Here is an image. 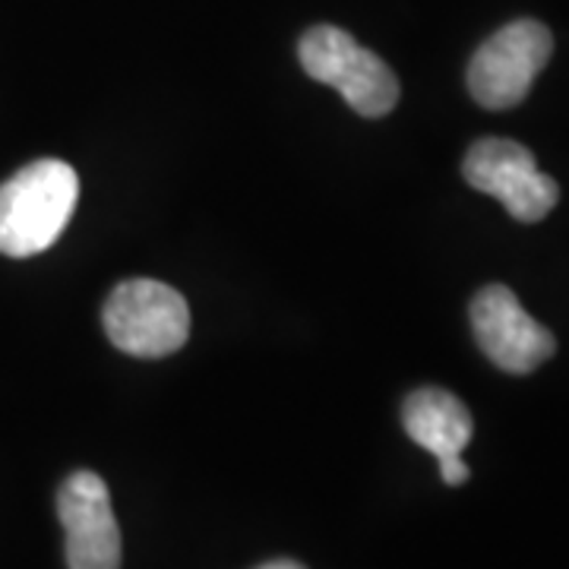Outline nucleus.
Returning <instances> with one entry per match:
<instances>
[{
  "label": "nucleus",
  "mask_w": 569,
  "mask_h": 569,
  "mask_svg": "<svg viewBox=\"0 0 569 569\" xmlns=\"http://www.w3.org/2000/svg\"><path fill=\"white\" fill-rule=\"evenodd\" d=\"M553 39L550 29L538 20H516L493 32L468 63V92L471 99L503 111L516 108L529 96L535 77L548 67Z\"/></svg>",
  "instance_id": "20e7f679"
},
{
  "label": "nucleus",
  "mask_w": 569,
  "mask_h": 569,
  "mask_svg": "<svg viewBox=\"0 0 569 569\" xmlns=\"http://www.w3.org/2000/svg\"><path fill=\"white\" fill-rule=\"evenodd\" d=\"M402 425L408 437L440 462V475L449 488L466 485L468 466L462 462V449L471 443L475 425L462 399L440 387L415 389L402 406Z\"/></svg>",
  "instance_id": "6e6552de"
},
{
  "label": "nucleus",
  "mask_w": 569,
  "mask_h": 569,
  "mask_svg": "<svg viewBox=\"0 0 569 569\" xmlns=\"http://www.w3.org/2000/svg\"><path fill=\"white\" fill-rule=\"evenodd\" d=\"M462 174L475 190L497 197L519 222H541L560 200L557 181L538 171L522 142L478 140L466 152Z\"/></svg>",
  "instance_id": "39448f33"
},
{
  "label": "nucleus",
  "mask_w": 569,
  "mask_h": 569,
  "mask_svg": "<svg viewBox=\"0 0 569 569\" xmlns=\"http://www.w3.org/2000/svg\"><path fill=\"white\" fill-rule=\"evenodd\" d=\"M471 329L481 351L507 373H531L557 348L548 326L531 320L507 284H488L475 295Z\"/></svg>",
  "instance_id": "0eeeda50"
},
{
  "label": "nucleus",
  "mask_w": 569,
  "mask_h": 569,
  "mask_svg": "<svg viewBox=\"0 0 569 569\" xmlns=\"http://www.w3.org/2000/svg\"><path fill=\"white\" fill-rule=\"evenodd\" d=\"M298 58L310 80L339 89L361 118H383L399 102V80L387 61L339 26L307 29Z\"/></svg>",
  "instance_id": "f03ea898"
},
{
  "label": "nucleus",
  "mask_w": 569,
  "mask_h": 569,
  "mask_svg": "<svg viewBox=\"0 0 569 569\" xmlns=\"http://www.w3.org/2000/svg\"><path fill=\"white\" fill-rule=\"evenodd\" d=\"M58 516L67 535L70 569H121V529L108 485L96 471H73L58 490Z\"/></svg>",
  "instance_id": "423d86ee"
},
{
  "label": "nucleus",
  "mask_w": 569,
  "mask_h": 569,
  "mask_svg": "<svg viewBox=\"0 0 569 569\" xmlns=\"http://www.w3.org/2000/svg\"><path fill=\"white\" fill-rule=\"evenodd\" d=\"M257 569H305L298 560H269V563H263V567Z\"/></svg>",
  "instance_id": "1a4fd4ad"
},
{
  "label": "nucleus",
  "mask_w": 569,
  "mask_h": 569,
  "mask_svg": "<svg viewBox=\"0 0 569 569\" xmlns=\"http://www.w3.org/2000/svg\"><path fill=\"white\" fill-rule=\"evenodd\" d=\"M108 339L133 358H168L187 346L190 307L181 291L156 279H127L104 301Z\"/></svg>",
  "instance_id": "7ed1b4c3"
},
{
  "label": "nucleus",
  "mask_w": 569,
  "mask_h": 569,
  "mask_svg": "<svg viewBox=\"0 0 569 569\" xmlns=\"http://www.w3.org/2000/svg\"><path fill=\"white\" fill-rule=\"evenodd\" d=\"M80 200V178L61 159H39L0 183V253L26 260L54 244Z\"/></svg>",
  "instance_id": "f257e3e1"
}]
</instances>
